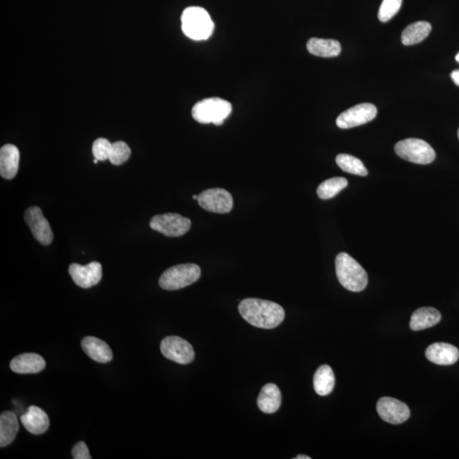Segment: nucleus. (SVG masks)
Segmentation results:
<instances>
[{
    "mask_svg": "<svg viewBox=\"0 0 459 459\" xmlns=\"http://www.w3.org/2000/svg\"><path fill=\"white\" fill-rule=\"evenodd\" d=\"M24 218L31 232L38 242L43 245L52 243L54 236L51 225L38 207H30L26 210Z\"/></svg>",
    "mask_w": 459,
    "mask_h": 459,
    "instance_id": "f8f14e48",
    "label": "nucleus"
},
{
    "mask_svg": "<svg viewBox=\"0 0 459 459\" xmlns=\"http://www.w3.org/2000/svg\"><path fill=\"white\" fill-rule=\"evenodd\" d=\"M395 152L400 158L423 166L431 163L435 159V152L431 145L416 138L399 141L395 145Z\"/></svg>",
    "mask_w": 459,
    "mask_h": 459,
    "instance_id": "423d86ee",
    "label": "nucleus"
},
{
    "mask_svg": "<svg viewBox=\"0 0 459 459\" xmlns=\"http://www.w3.org/2000/svg\"><path fill=\"white\" fill-rule=\"evenodd\" d=\"M193 199H195V200H197V201H198V196H197V195H194V196H193Z\"/></svg>",
    "mask_w": 459,
    "mask_h": 459,
    "instance_id": "72a5a7b5",
    "label": "nucleus"
},
{
    "mask_svg": "<svg viewBox=\"0 0 459 459\" xmlns=\"http://www.w3.org/2000/svg\"><path fill=\"white\" fill-rule=\"evenodd\" d=\"M306 47L312 55L320 57H335L341 53V45L335 40L312 38Z\"/></svg>",
    "mask_w": 459,
    "mask_h": 459,
    "instance_id": "4be33fe9",
    "label": "nucleus"
},
{
    "mask_svg": "<svg viewBox=\"0 0 459 459\" xmlns=\"http://www.w3.org/2000/svg\"><path fill=\"white\" fill-rule=\"evenodd\" d=\"M201 269L195 264H182L166 270L159 278V286L166 290H178L196 282Z\"/></svg>",
    "mask_w": 459,
    "mask_h": 459,
    "instance_id": "39448f33",
    "label": "nucleus"
},
{
    "mask_svg": "<svg viewBox=\"0 0 459 459\" xmlns=\"http://www.w3.org/2000/svg\"><path fill=\"white\" fill-rule=\"evenodd\" d=\"M455 58H456V61H457L458 63H459V53L458 54V55L456 56V57H455Z\"/></svg>",
    "mask_w": 459,
    "mask_h": 459,
    "instance_id": "473e14b6",
    "label": "nucleus"
},
{
    "mask_svg": "<svg viewBox=\"0 0 459 459\" xmlns=\"http://www.w3.org/2000/svg\"><path fill=\"white\" fill-rule=\"evenodd\" d=\"M19 430V423L15 413L6 411L0 416V446H9L14 442Z\"/></svg>",
    "mask_w": 459,
    "mask_h": 459,
    "instance_id": "412c9836",
    "label": "nucleus"
},
{
    "mask_svg": "<svg viewBox=\"0 0 459 459\" xmlns=\"http://www.w3.org/2000/svg\"><path fill=\"white\" fill-rule=\"evenodd\" d=\"M378 415L385 422L400 424L410 417V410L403 401L392 397H382L377 403Z\"/></svg>",
    "mask_w": 459,
    "mask_h": 459,
    "instance_id": "9b49d317",
    "label": "nucleus"
},
{
    "mask_svg": "<svg viewBox=\"0 0 459 459\" xmlns=\"http://www.w3.org/2000/svg\"><path fill=\"white\" fill-rule=\"evenodd\" d=\"M72 456L74 459H91L89 449L83 442L76 443L72 447Z\"/></svg>",
    "mask_w": 459,
    "mask_h": 459,
    "instance_id": "c756f323",
    "label": "nucleus"
},
{
    "mask_svg": "<svg viewBox=\"0 0 459 459\" xmlns=\"http://www.w3.org/2000/svg\"><path fill=\"white\" fill-rule=\"evenodd\" d=\"M426 355L428 361L442 366L453 365L459 358L457 347L446 343H435L427 348Z\"/></svg>",
    "mask_w": 459,
    "mask_h": 459,
    "instance_id": "4468645a",
    "label": "nucleus"
},
{
    "mask_svg": "<svg viewBox=\"0 0 459 459\" xmlns=\"http://www.w3.org/2000/svg\"><path fill=\"white\" fill-rule=\"evenodd\" d=\"M377 107L370 103H362L344 111L337 118L336 124L340 129H351L367 124L374 120Z\"/></svg>",
    "mask_w": 459,
    "mask_h": 459,
    "instance_id": "1a4fd4ad",
    "label": "nucleus"
},
{
    "mask_svg": "<svg viewBox=\"0 0 459 459\" xmlns=\"http://www.w3.org/2000/svg\"><path fill=\"white\" fill-rule=\"evenodd\" d=\"M113 144L105 138H99L94 141L92 147V152L95 159L99 161H106L109 159L111 150H112Z\"/></svg>",
    "mask_w": 459,
    "mask_h": 459,
    "instance_id": "c85d7f7f",
    "label": "nucleus"
},
{
    "mask_svg": "<svg viewBox=\"0 0 459 459\" xmlns=\"http://www.w3.org/2000/svg\"><path fill=\"white\" fill-rule=\"evenodd\" d=\"M240 315L256 328L271 329L284 320L285 312L280 305L260 298H245L239 306Z\"/></svg>",
    "mask_w": 459,
    "mask_h": 459,
    "instance_id": "f257e3e1",
    "label": "nucleus"
},
{
    "mask_svg": "<svg viewBox=\"0 0 459 459\" xmlns=\"http://www.w3.org/2000/svg\"><path fill=\"white\" fill-rule=\"evenodd\" d=\"M191 225L188 218L173 213L158 214L153 216L150 221L152 230L167 236L174 237L185 235L189 231Z\"/></svg>",
    "mask_w": 459,
    "mask_h": 459,
    "instance_id": "0eeeda50",
    "label": "nucleus"
},
{
    "mask_svg": "<svg viewBox=\"0 0 459 459\" xmlns=\"http://www.w3.org/2000/svg\"><path fill=\"white\" fill-rule=\"evenodd\" d=\"M336 163L346 173L360 176H367L369 174L362 161L354 156L339 154L337 156Z\"/></svg>",
    "mask_w": 459,
    "mask_h": 459,
    "instance_id": "393cba45",
    "label": "nucleus"
},
{
    "mask_svg": "<svg viewBox=\"0 0 459 459\" xmlns=\"http://www.w3.org/2000/svg\"><path fill=\"white\" fill-rule=\"evenodd\" d=\"M458 139H459V129L458 130Z\"/></svg>",
    "mask_w": 459,
    "mask_h": 459,
    "instance_id": "c9c22d12",
    "label": "nucleus"
},
{
    "mask_svg": "<svg viewBox=\"0 0 459 459\" xmlns=\"http://www.w3.org/2000/svg\"><path fill=\"white\" fill-rule=\"evenodd\" d=\"M296 459H312L311 457L306 456V455H298L296 458H294Z\"/></svg>",
    "mask_w": 459,
    "mask_h": 459,
    "instance_id": "2f4dec72",
    "label": "nucleus"
},
{
    "mask_svg": "<svg viewBox=\"0 0 459 459\" xmlns=\"http://www.w3.org/2000/svg\"><path fill=\"white\" fill-rule=\"evenodd\" d=\"M337 277L344 289L351 292H361L369 282L363 267L346 252H340L335 259Z\"/></svg>",
    "mask_w": 459,
    "mask_h": 459,
    "instance_id": "f03ea898",
    "label": "nucleus"
},
{
    "mask_svg": "<svg viewBox=\"0 0 459 459\" xmlns=\"http://www.w3.org/2000/svg\"><path fill=\"white\" fill-rule=\"evenodd\" d=\"M81 346L88 357L95 362L106 363L112 361L113 358V351L108 344L95 337L88 336L83 338Z\"/></svg>",
    "mask_w": 459,
    "mask_h": 459,
    "instance_id": "f3484780",
    "label": "nucleus"
},
{
    "mask_svg": "<svg viewBox=\"0 0 459 459\" xmlns=\"http://www.w3.org/2000/svg\"><path fill=\"white\" fill-rule=\"evenodd\" d=\"M442 320V314L435 308L422 307L412 313L410 328L413 331L434 327Z\"/></svg>",
    "mask_w": 459,
    "mask_h": 459,
    "instance_id": "aec40b11",
    "label": "nucleus"
},
{
    "mask_svg": "<svg viewBox=\"0 0 459 459\" xmlns=\"http://www.w3.org/2000/svg\"><path fill=\"white\" fill-rule=\"evenodd\" d=\"M432 26L427 22L412 23L405 28L401 34V42L404 45H413L420 43L430 33Z\"/></svg>",
    "mask_w": 459,
    "mask_h": 459,
    "instance_id": "b1692460",
    "label": "nucleus"
},
{
    "mask_svg": "<svg viewBox=\"0 0 459 459\" xmlns=\"http://www.w3.org/2000/svg\"><path fill=\"white\" fill-rule=\"evenodd\" d=\"M403 3V0H382L378 10V19L382 22H387L398 13Z\"/></svg>",
    "mask_w": 459,
    "mask_h": 459,
    "instance_id": "cd10ccee",
    "label": "nucleus"
},
{
    "mask_svg": "<svg viewBox=\"0 0 459 459\" xmlns=\"http://www.w3.org/2000/svg\"><path fill=\"white\" fill-rule=\"evenodd\" d=\"M182 29L191 40H208L212 35L214 24L208 11L202 7H188L182 15Z\"/></svg>",
    "mask_w": 459,
    "mask_h": 459,
    "instance_id": "7ed1b4c3",
    "label": "nucleus"
},
{
    "mask_svg": "<svg viewBox=\"0 0 459 459\" xmlns=\"http://www.w3.org/2000/svg\"><path fill=\"white\" fill-rule=\"evenodd\" d=\"M160 350L164 357L179 364H188L195 357L193 347L181 337H166L161 342Z\"/></svg>",
    "mask_w": 459,
    "mask_h": 459,
    "instance_id": "6e6552de",
    "label": "nucleus"
},
{
    "mask_svg": "<svg viewBox=\"0 0 459 459\" xmlns=\"http://www.w3.org/2000/svg\"><path fill=\"white\" fill-rule=\"evenodd\" d=\"M68 271L76 284L83 289L97 285L102 277V266L99 262H91L87 266L71 264Z\"/></svg>",
    "mask_w": 459,
    "mask_h": 459,
    "instance_id": "ddd939ff",
    "label": "nucleus"
},
{
    "mask_svg": "<svg viewBox=\"0 0 459 459\" xmlns=\"http://www.w3.org/2000/svg\"><path fill=\"white\" fill-rule=\"evenodd\" d=\"M232 110L231 103L224 99L213 97L202 99L195 104L191 114L200 124L221 125Z\"/></svg>",
    "mask_w": 459,
    "mask_h": 459,
    "instance_id": "20e7f679",
    "label": "nucleus"
},
{
    "mask_svg": "<svg viewBox=\"0 0 459 459\" xmlns=\"http://www.w3.org/2000/svg\"><path fill=\"white\" fill-rule=\"evenodd\" d=\"M451 78L456 86L459 87V70H455L451 74Z\"/></svg>",
    "mask_w": 459,
    "mask_h": 459,
    "instance_id": "7c9ffc66",
    "label": "nucleus"
},
{
    "mask_svg": "<svg viewBox=\"0 0 459 459\" xmlns=\"http://www.w3.org/2000/svg\"><path fill=\"white\" fill-rule=\"evenodd\" d=\"M281 403L282 394L277 385L267 384L263 386L257 400L260 411L271 414L278 410Z\"/></svg>",
    "mask_w": 459,
    "mask_h": 459,
    "instance_id": "6ab92c4d",
    "label": "nucleus"
},
{
    "mask_svg": "<svg viewBox=\"0 0 459 459\" xmlns=\"http://www.w3.org/2000/svg\"><path fill=\"white\" fill-rule=\"evenodd\" d=\"M21 422L26 430L33 435H42L48 430L49 419L45 411L36 405H31L21 417Z\"/></svg>",
    "mask_w": 459,
    "mask_h": 459,
    "instance_id": "2eb2a0df",
    "label": "nucleus"
},
{
    "mask_svg": "<svg viewBox=\"0 0 459 459\" xmlns=\"http://www.w3.org/2000/svg\"><path fill=\"white\" fill-rule=\"evenodd\" d=\"M198 204L207 211L227 214L233 208V198L229 191L222 188L205 190L198 195Z\"/></svg>",
    "mask_w": 459,
    "mask_h": 459,
    "instance_id": "9d476101",
    "label": "nucleus"
},
{
    "mask_svg": "<svg viewBox=\"0 0 459 459\" xmlns=\"http://www.w3.org/2000/svg\"><path fill=\"white\" fill-rule=\"evenodd\" d=\"M10 369L14 373L32 374L40 373L45 369L46 362L41 355L24 353L17 355L10 362Z\"/></svg>",
    "mask_w": 459,
    "mask_h": 459,
    "instance_id": "dca6fc26",
    "label": "nucleus"
},
{
    "mask_svg": "<svg viewBox=\"0 0 459 459\" xmlns=\"http://www.w3.org/2000/svg\"><path fill=\"white\" fill-rule=\"evenodd\" d=\"M131 151L127 144L124 141H116L113 143L111 150L109 160L113 166H121L129 159Z\"/></svg>",
    "mask_w": 459,
    "mask_h": 459,
    "instance_id": "bb28decb",
    "label": "nucleus"
},
{
    "mask_svg": "<svg viewBox=\"0 0 459 459\" xmlns=\"http://www.w3.org/2000/svg\"><path fill=\"white\" fill-rule=\"evenodd\" d=\"M314 389L317 395L328 396L334 390L335 378L330 367L323 365L316 370L313 378Z\"/></svg>",
    "mask_w": 459,
    "mask_h": 459,
    "instance_id": "5701e85b",
    "label": "nucleus"
},
{
    "mask_svg": "<svg viewBox=\"0 0 459 459\" xmlns=\"http://www.w3.org/2000/svg\"><path fill=\"white\" fill-rule=\"evenodd\" d=\"M348 186V181L344 177H335L327 179L321 184L316 193L323 200L335 198Z\"/></svg>",
    "mask_w": 459,
    "mask_h": 459,
    "instance_id": "a878e982",
    "label": "nucleus"
},
{
    "mask_svg": "<svg viewBox=\"0 0 459 459\" xmlns=\"http://www.w3.org/2000/svg\"><path fill=\"white\" fill-rule=\"evenodd\" d=\"M98 161H99V160H97V159H95V160H94V163H98Z\"/></svg>",
    "mask_w": 459,
    "mask_h": 459,
    "instance_id": "f704fd0d",
    "label": "nucleus"
},
{
    "mask_svg": "<svg viewBox=\"0 0 459 459\" xmlns=\"http://www.w3.org/2000/svg\"><path fill=\"white\" fill-rule=\"evenodd\" d=\"M20 152L13 144H7L0 150V175L6 179H11L17 174Z\"/></svg>",
    "mask_w": 459,
    "mask_h": 459,
    "instance_id": "a211bd4d",
    "label": "nucleus"
}]
</instances>
